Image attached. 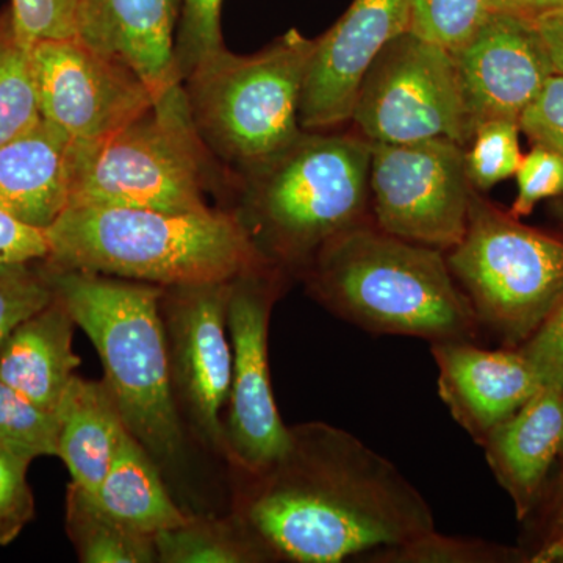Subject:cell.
Instances as JSON below:
<instances>
[{
  "label": "cell",
  "mask_w": 563,
  "mask_h": 563,
  "mask_svg": "<svg viewBox=\"0 0 563 563\" xmlns=\"http://www.w3.org/2000/svg\"><path fill=\"white\" fill-rule=\"evenodd\" d=\"M290 429L282 457L240 473L233 510L276 562L357 561L435 529L421 492L357 437L321 421Z\"/></svg>",
  "instance_id": "1"
},
{
  "label": "cell",
  "mask_w": 563,
  "mask_h": 563,
  "mask_svg": "<svg viewBox=\"0 0 563 563\" xmlns=\"http://www.w3.org/2000/svg\"><path fill=\"white\" fill-rule=\"evenodd\" d=\"M299 277L324 309L376 335L476 342L481 325L446 254L374 221L325 244Z\"/></svg>",
  "instance_id": "2"
},
{
  "label": "cell",
  "mask_w": 563,
  "mask_h": 563,
  "mask_svg": "<svg viewBox=\"0 0 563 563\" xmlns=\"http://www.w3.org/2000/svg\"><path fill=\"white\" fill-rule=\"evenodd\" d=\"M369 163L358 132L302 131L233 181L231 210L263 261L299 276L325 244L373 221Z\"/></svg>",
  "instance_id": "3"
},
{
  "label": "cell",
  "mask_w": 563,
  "mask_h": 563,
  "mask_svg": "<svg viewBox=\"0 0 563 563\" xmlns=\"http://www.w3.org/2000/svg\"><path fill=\"white\" fill-rule=\"evenodd\" d=\"M46 233L52 269L176 287L229 282L266 263L232 210L168 213L73 206Z\"/></svg>",
  "instance_id": "4"
},
{
  "label": "cell",
  "mask_w": 563,
  "mask_h": 563,
  "mask_svg": "<svg viewBox=\"0 0 563 563\" xmlns=\"http://www.w3.org/2000/svg\"><path fill=\"white\" fill-rule=\"evenodd\" d=\"M55 295L87 333L103 366V380L129 432L161 468L185 457V422L174 398L162 317L161 285L52 269Z\"/></svg>",
  "instance_id": "5"
},
{
  "label": "cell",
  "mask_w": 563,
  "mask_h": 563,
  "mask_svg": "<svg viewBox=\"0 0 563 563\" xmlns=\"http://www.w3.org/2000/svg\"><path fill=\"white\" fill-rule=\"evenodd\" d=\"M313 40L290 31L265 49H222L181 80L196 132L233 181L302 133L299 101Z\"/></svg>",
  "instance_id": "6"
},
{
  "label": "cell",
  "mask_w": 563,
  "mask_h": 563,
  "mask_svg": "<svg viewBox=\"0 0 563 563\" xmlns=\"http://www.w3.org/2000/svg\"><path fill=\"white\" fill-rule=\"evenodd\" d=\"M220 166L206 150L184 87L158 99L121 131L73 143V206L133 207L201 213Z\"/></svg>",
  "instance_id": "7"
},
{
  "label": "cell",
  "mask_w": 563,
  "mask_h": 563,
  "mask_svg": "<svg viewBox=\"0 0 563 563\" xmlns=\"http://www.w3.org/2000/svg\"><path fill=\"white\" fill-rule=\"evenodd\" d=\"M446 254L481 329L518 347L563 296V240L529 228L474 191L468 225Z\"/></svg>",
  "instance_id": "8"
},
{
  "label": "cell",
  "mask_w": 563,
  "mask_h": 563,
  "mask_svg": "<svg viewBox=\"0 0 563 563\" xmlns=\"http://www.w3.org/2000/svg\"><path fill=\"white\" fill-rule=\"evenodd\" d=\"M351 121L369 143L448 140L468 147L474 135L454 55L410 31L369 65Z\"/></svg>",
  "instance_id": "9"
},
{
  "label": "cell",
  "mask_w": 563,
  "mask_h": 563,
  "mask_svg": "<svg viewBox=\"0 0 563 563\" xmlns=\"http://www.w3.org/2000/svg\"><path fill=\"white\" fill-rule=\"evenodd\" d=\"M288 274L255 266L231 280L228 325L232 344V380L224 429V457L239 473H258L290 446L272 387L268 336L274 303Z\"/></svg>",
  "instance_id": "10"
},
{
  "label": "cell",
  "mask_w": 563,
  "mask_h": 563,
  "mask_svg": "<svg viewBox=\"0 0 563 563\" xmlns=\"http://www.w3.org/2000/svg\"><path fill=\"white\" fill-rule=\"evenodd\" d=\"M474 191L465 147L454 141L372 143L369 192L380 231L450 251L465 235Z\"/></svg>",
  "instance_id": "11"
},
{
  "label": "cell",
  "mask_w": 563,
  "mask_h": 563,
  "mask_svg": "<svg viewBox=\"0 0 563 563\" xmlns=\"http://www.w3.org/2000/svg\"><path fill=\"white\" fill-rule=\"evenodd\" d=\"M229 282L163 288L162 317L174 398L181 420L207 446L224 454L222 407L232 380Z\"/></svg>",
  "instance_id": "12"
},
{
  "label": "cell",
  "mask_w": 563,
  "mask_h": 563,
  "mask_svg": "<svg viewBox=\"0 0 563 563\" xmlns=\"http://www.w3.org/2000/svg\"><path fill=\"white\" fill-rule=\"evenodd\" d=\"M31 58L41 117L76 143L121 131L157 102L135 70L76 36L36 41Z\"/></svg>",
  "instance_id": "13"
},
{
  "label": "cell",
  "mask_w": 563,
  "mask_h": 563,
  "mask_svg": "<svg viewBox=\"0 0 563 563\" xmlns=\"http://www.w3.org/2000/svg\"><path fill=\"white\" fill-rule=\"evenodd\" d=\"M409 27L410 0H354L324 35L313 40L299 101L302 131H331L351 121L369 65Z\"/></svg>",
  "instance_id": "14"
},
{
  "label": "cell",
  "mask_w": 563,
  "mask_h": 563,
  "mask_svg": "<svg viewBox=\"0 0 563 563\" xmlns=\"http://www.w3.org/2000/svg\"><path fill=\"white\" fill-rule=\"evenodd\" d=\"M463 101L474 128L490 120H520L554 74L536 20L492 13L454 52Z\"/></svg>",
  "instance_id": "15"
},
{
  "label": "cell",
  "mask_w": 563,
  "mask_h": 563,
  "mask_svg": "<svg viewBox=\"0 0 563 563\" xmlns=\"http://www.w3.org/2000/svg\"><path fill=\"white\" fill-rule=\"evenodd\" d=\"M439 396L477 444L542 390L539 374L518 347L484 350L476 342L431 344Z\"/></svg>",
  "instance_id": "16"
},
{
  "label": "cell",
  "mask_w": 563,
  "mask_h": 563,
  "mask_svg": "<svg viewBox=\"0 0 563 563\" xmlns=\"http://www.w3.org/2000/svg\"><path fill=\"white\" fill-rule=\"evenodd\" d=\"M180 0H79L76 38L135 70L162 99L181 85Z\"/></svg>",
  "instance_id": "17"
},
{
  "label": "cell",
  "mask_w": 563,
  "mask_h": 563,
  "mask_svg": "<svg viewBox=\"0 0 563 563\" xmlns=\"http://www.w3.org/2000/svg\"><path fill=\"white\" fill-rule=\"evenodd\" d=\"M563 444V390L543 387L488 432L481 446L493 476L512 499L520 521L542 503Z\"/></svg>",
  "instance_id": "18"
},
{
  "label": "cell",
  "mask_w": 563,
  "mask_h": 563,
  "mask_svg": "<svg viewBox=\"0 0 563 563\" xmlns=\"http://www.w3.org/2000/svg\"><path fill=\"white\" fill-rule=\"evenodd\" d=\"M73 143L68 133L41 120L0 146V209L46 231L70 202Z\"/></svg>",
  "instance_id": "19"
},
{
  "label": "cell",
  "mask_w": 563,
  "mask_h": 563,
  "mask_svg": "<svg viewBox=\"0 0 563 563\" xmlns=\"http://www.w3.org/2000/svg\"><path fill=\"white\" fill-rule=\"evenodd\" d=\"M74 322L55 295L54 301L22 322L0 351V380L44 409L57 412L63 395L80 366L73 350Z\"/></svg>",
  "instance_id": "20"
},
{
  "label": "cell",
  "mask_w": 563,
  "mask_h": 563,
  "mask_svg": "<svg viewBox=\"0 0 563 563\" xmlns=\"http://www.w3.org/2000/svg\"><path fill=\"white\" fill-rule=\"evenodd\" d=\"M58 415V459L70 485L92 495L109 472L129 429L106 380L74 376Z\"/></svg>",
  "instance_id": "21"
},
{
  "label": "cell",
  "mask_w": 563,
  "mask_h": 563,
  "mask_svg": "<svg viewBox=\"0 0 563 563\" xmlns=\"http://www.w3.org/2000/svg\"><path fill=\"white\" fill-rule=\"evenodd\" d=\"M161 470L129 432L98 490L87 495L111 520L155 539L157 533L176 528L190 517L174 503Z\"/></svg>",
  "instance_id": "22"
},
{
  "label": "cell",
  "mask_w": 563,
  "mask_h": 563,
  "mask_svg": "<svg viewBox=\"0 0 563 563\" xmlns=\"http://www.w3.org/2000/svg\"><path fill=\"white\" fill-rule=\"evenodd\" d=\"M157 562L265 563L272 551L240 515L188 517L185 523L155 536Z\"/></svg>",
  "instance_id": "23"
},
{
  "label": "cell",
  "mask_w": 563,
  "mask_h": 563,
  "mask_svg": "<svg viewBox=\"0 0 563 563\" xmlns=\"http://www.w3.org/2000/svg\"><path fill=\"white\" fill-rule=\"evenodd\" d=\"M66 529L84 563L157 562L155 539L111 520L87 493L69 484L66 495Z\"/></svg>",
  "instance_id": "24"
},
{
  "label": "cell",
  "mask_w": 563,
  "mask_h": 563,
  "mask_svg": "<svg viewBox=\"0 0 563 563\" xmlns=\"http://www.w3.org/2000/svg\"><path fill=\"white\" fill-rule=\"evenodd\" d=\"M41 120L31 49L18 40L9 9L0 13V146Z\"/></svg>",
  "instance_id": "25"
},
{
  "label": "cell",
  "mask_w": 563,
  "mask_h": 563,
  "mask_svg": "<svg viewBox=\"0 0 563 563\" xmlns=\"http://www.w3.org/2000/svg\"><path fill=\"white\" fill-rule=\"evenodd\" d=\"M531 561V554L518 548L468 539L443 536L433 529L417 539L390 548H379L361 555L365 563H509Z\"/></svg>",
  "instance_id": "26"
},
{
  "label": "cell",
  "mask_w": 563,
  "mask_h": 563,
  "mask_svg": "<svg viewBox=\"0 0 563 563\" xmlns=\"http://www.w3.org/2000/svg\"><path fill=\"white\" fill-rule=\"evenodd\" d=\"M0 451L31 463L58 457V415L0 380Z\"/></svg>",
  "instance_id": "27"
},
{
  "label": "cell",
  "mask_w": 563,
  "mask_h": 563,
  "mask_svg": "<svg viewBox=\"0 0 563 563\" xmlns=\"http://www.w3.org/2000/svg\"><path fill=\"white\" fill-rule=\"evenodd\" d=\"M520 125L517 121L490 120L474 128L472 146L465 147V172L477 192L492 190L520 168Z\"/></svg>",
  "instance_id": "28"
},
{
  "label": "cell",
  "mask_w": 563,
  "mask_h": 563,
  "mask_svg": "<svg viewBox=\"0 0 563 563\" xmlns=\"http://www.w3.org/2000/svg\"><path fill=\"white\" fill-rule=\"evenodd\" d=\"M490 14L487 0H410L409 31L454 54Z\"/></svg>",
  "instance_id": "29"
},
{
  "label": "cell",
  "mask_w": 563,
  "mask_h": 563,
  "mask_svg": "<svg viewBox=\"0 0 563 563\" xmlns=\"http://www.w3.org/2000/svg\"><path fill=\"white\" fill-rule=\"evenodd\" d=\"M31 262H0V351L22 322L55 299L47 272H35Z\"/></svg>",
  "instance_id": "30"
},
{
  "label": "cell",
  "mask_w": 563,
  "mask_h": 563,
  "mask_svg": "<svg viewBox=\"0 0 563 563\" xmlns=\"http://www.w3.org/2000/svg\"><path fill=\"white\" fill-rule=\"evenodd\" d=\"M221 9L222 0H180L176 58L181 80L203 58L224 47Z\"/></svg>",
  "instance_id": "31"
},
{
  "label": "cell",
  "mask_w": 563,
  "mask_h": 563,
  "mask_svg": "<svg viewBox=\"0 0 563 563\" xmlns=\"http://www.w3.org/2000/svg\"><path fill=\"white\" fill-rule=\"evenodd\" d=\"M79 0H11L14 33L25 47L41 40L76 36Z\"/></svg>",
  "instance_id": "32"
},
{
  "label": "cell",
  "mask_w": 563,
  "mask_h": 563,
  "mask_svg": "<svg viewBox=\"0 0 563 563\" xmlns=\"http://www.w3.org/2000/svg\"><path fill=\"white\" fill-rule=\"evenodd\" d=\"M518 195L510 213L520 220L528 217L540 201L563 196V157L547 147L533 144L523 155L517 174Z\"/></svg>",
  "instance_id": "33"
},
{
  "label": "cell",
  "mask_w": 563,
  "mask_h": 563,
  "mask_svg": "<svg viewBox=\"0 0 563 563\" xmlns=\"http://www.w3.org/2000/svg\"><path fill=\"white\" fill-rule=\"evenodd\" d=\"M31 463L0 451V547L13 542L35 515L27 483Z\"/></svg>",
  "instance_id": "34"
},
{
  "label": "cell",
  "mask_w": 563,
  "mask_h": 563,
  "mask_svg": "<svg viewBox=\"0 0 563 563\" xmlns=\"http://www.w3.org/2000/svg\"><path fill=\"white\" fill-rule=\"evenodd\" d=\"M520 131L537 146L563 157V77L553 74L518 120Z\"/></svg>",
  "instance_id": "35"
},
{
  "label": "cell",
  "mask_w": 563,
  "mask_h": 563,
  "mask_svg": "<svg viewBox=\"0 0 563 563\" xmlns=\"http://www.w3.org/2000/svg\"><path fill=\"white\" fill-rule=\"evenodd\" d=\"M518 351L539 374L543 387L563 390V296L553 312L518 346Z\"/></svg>",
  "instance_id": "36"
},
{
  "label": "cell",
  "mask_w": 563,
  "mask_h": 563,
  "mask_svg": "<svg viewBox=\"0 0 563 563\" xmlns=\"http://www.w3.org/2000/svg\"><path fill=\"white\" fill-rule=\"evenodd\" d=\"M49 254L46 233L0 209V262L44 261Z\"/></svg>",
  "instance_id": "37"
},
{
  "label": "cell",
  "mask_w": 563,
  "mask_h": 563,
  "mask_svg": "<svg viewBox=\"0 0 563 563\" xmlns=\"http://www.w3.org/2000/svg\"><path fill=\"white\" fill-rule=\"evenodd\" d=\"M563 547V473L544 510L543 536L531 562L547 563L548 558Z\"/></svg>",
  "instance_id": "38"
},
{
  "label": "cell",
  "mask_w": 563,
  "mask_h": 563,
  "mask_svg": "<svg viewBox=\"0 0 563 563\" xmlns=\"http://www.w3.org/2000/svg\"><path fill=\"white\" fill-rule=\"evenodd\" d=\"M536 22L553 62L554 73L563 77V9L547 11L536 18Z\"/></svg>",
  "instance_id": "39"
},
{
  "label": "cell",
  "mask_w": 563,
  "mask_h": 563,
  "mask_svg": "<svg viewBox=\"0 0 563 563\" xmlns=\"http://www.w3.org/2000/svg\"><path fill=\"white\" fill-rule=\"evenodd\" d=\"M492 13L517 14L536 20L547 11L563 9V0H487Z\"/></svg>",
  "instance_id": "40"
},
{
  "label": "cell",
  "mask_w": 563,
  "mask_h": 563,
  "mask_svg": "<svg viewBox=\"0 0 563 563\" xmlns=\"http://www.w3.org/2000/svg\"><path fill=\"white\" fill-rule=\"evenodd\" d=\"M563 562V547L548 558L547 563Z\"/></svg>",
  "instance_id": "41"
},
{
  "label": "cell",
  "mask_w": 563,
  "mask_h": 563,
  "mask_svg": "<svg viewBox=\"0 0 563 563\" xmlns=\"http://www.w3.org/2000/svg\"><path fill=\"white\" fill-rule=\"evenodd\" d=\"M561 457H563V444H562Z\"/></svg>",
  "instance_id": "42"
}]
</instances>
